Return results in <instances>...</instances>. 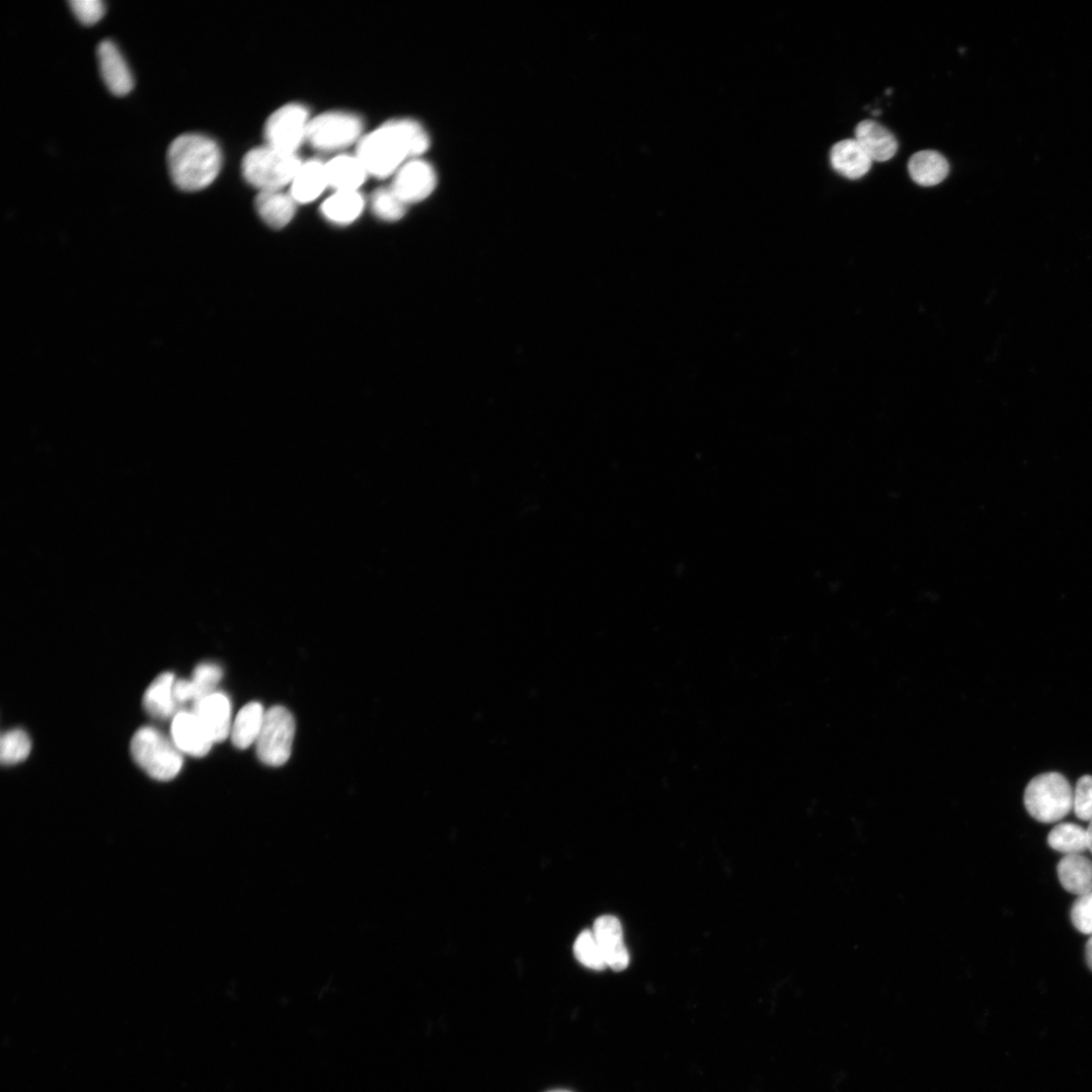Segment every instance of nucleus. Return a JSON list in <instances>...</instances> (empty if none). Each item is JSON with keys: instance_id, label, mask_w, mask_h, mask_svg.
<instances>
[{"instance_id": "obj_4", "label": "nucleus", "mask_w": 1092, "mask_h": 1092, "mask_svg": "<svg viewBox=\"0 0 1092 1092\" xmlns=\"http://www.w3.org/2000/svg\"><path fill=\"white\" fill-rule=\"evenodd\" d=\"M135 762L153 779L171 781L182 771L184 758L174 741L156 729L145 727L131 741Z\"/></svg>"}, {"instance_id": "obj_30", "label": "nucleus", "mask_w": 1092, "mask_h": 1092, "mask_svg": "<svg viewBox=\"0 0 1092 1092\" xmlns=\"http://www.w3.org/2000/svg\"><path fill=\"white\" fill-rule=\"evenodd\" d=\"M69 6L78 21L87 26L99 23L106 14L102 0H71Z\"/></svg>"}, {"instance_id": "obj_8", "label": "nucleus", "mask_w": 1092, "mask_h": 1092, "mask_svg": "<svg viewBox=\"0 0 1092 1092\" xmlns=\"http://www.w3.org/2000/svg\"><path fill=\"white\" fill-rule=\"evenodd\" d=\"M311 118L302 105L289 104L274 112L266 125L268 146L285 153L296 154L307 140Z\"/></svg>"}, {"instance_id": "obj_18", "label": "nucleus", "mask_w": 1092, "mask_h": 1092, "mask_svg": "<svg viewBox=\"0 0 1092 1092\" xmlns=\"http://www.w3.org/2000/svg\"><path fill=\"white\" fill-rule=\"evenodd\" d=\"M290 186L289 194L297 203L314 201L329 187L326 164L319 160L303 163Z\"/></svg>"}, {"instance_id": "obj_35", "label": "nucleus", "mask_w": 1092, "mask_h": 1092, "mask_svg": "<svg viewBox=\"0 0 1092 1092\" xmlns=\"http://www.w3.org/2000/svg\"><path fill=\"white\" fill-rule=\"evenodd\" d=\"M549 1092H570V1091H567V1090H553V1091H549Z\"/></svg>"}, {"instance_id": "obj_19", "label": "nucleus", "mask_w": 1092, "mask_h": 1092, "mask_svg": "<svg viewBox=\"0 0 1092 1092\" xmlns=\"http://www.w3.org/2000/svg\"><path fill=\"white\" fill-rule=\"evenodd\" d=\"M908 172L915 184L921 187H934L947 179L950 165L941 153L926 150L911 156Z\"/></svg>"}, {"instance_id": "obj_9", "label": "nucleus", "mask_w": 1092, "mask_h": 1092, "mask_svg": "<svg viewBox=\"0 0 1092 1092\" xmlns=\"http://www.w3.org/2000/svg\"><path fill=\"white\" fill-rule=\"evenodd\" d=\"M394 177L391 188L407 205L427 199L437 186L433 166L420 158L407 162Z\"/></svg>"}, {"instance_id": "obj_6", "label": "nucleus", "mask_w": 1092, "mask_h": 1092, "mask_svg": "<svg viewBox=\"0 0 1092 1092\" xmlns=\"http://www.w3.org/2000/svg\"><path fill=\"white\" fill-rule=\"evenodd\" d=\"M296 724L290 712L274 706L266 712L264 725L257 741L260 760L271 767L284 765L291 753Z\"/></svg>"}, {"instance_id": "obj_32", "label": "nucleus", "mask_w": 1092, "mask_h": 1092, "mask_svg": "<svg viewBox=\"0 0 1092 1092\" xmlns=\"http://www.w3.org/2000/svg\"><path fill=\"white\" fill-rule=\"evenodd\" d=\"M174 696L178 703H185L188 701H195V689L193 681L191 680H178L174 686Z\"/></svg>"}, {"instance_id": "obj_12", "label": "nucleus", "mask_w": 1092, "mask_h": 1092, "mask_svg": "<svg viewBox=\"0 0 1092 1092\" xmlns=\"http://www.w3.org/2000/svg\"><path fill=\"white\" fill-rule=\"evenodd\" d=\"M593 933L602 951L607 968L623 972L629 964V953L623 942V930L619 919L603 915L596 919Z\"/></svg>"}, {"instance_id": "obj_22", "label": "nucleus", "mask_w": 1092, "mask_h": 1092, "mask_svg": "<svg viewBox=\"0 0 1092 1092\" xmlns=\"http://www.w3.org/2000/svg\"><path fill=\"white\" fill-rule=\"evenodd\" d=\"M1063 889L1077 897L1092 891V861L1083 855L1065 856L1057 867Z\"/></svg>"}, {"instance_id": "obj_16", "label": "nucleus", "mask_w": 1092, "mask_h": 1092, "mask_svg": "<svg viewBox=\"0 0 1092 1092\" xmlns=\"http://www.w3.org/2000/svg\"><path fill=\"white\" fill-rule=\"evenodd\" d=\"M829 156L833 170L849 180L863 178L869 173L872 166L871 158L859 143L852 139L843 140L833 145Z\"/></svg>"}, {"instance_id": "obj_33", "label": "nucleus", "mask_w": 1092, "mask_h": 1092, "mask_svg": "<svg viewBox=\"0 0 1092 1092\" xmlns=\"http://www.w3.org/2000/svg\"><path fill=\"white\" fill-rule=\"evenodd\" d=\"M1085 957L1088 968L1092 972V937L1088 940L1085 947Z\"/></svg>"}, {"instance_id": "obj_13", "label": "nucleus", "mask_w": 1092, "mask_h": 1092, "mask_svg": "<svg viewBox=\"0 0 1092 1092\" xmlns=\"http://www.w3.org/2000/svg\"><path fill=\"white\" fill-rule=\"evenodd\" d=\"M173 741L182 752L195 758L204 757L214 743L195 713L176 714L172 727Z\"/></svg>"}, {"instance_id": "obj_14", "label": "nucleus", "mask_w": 1092, "mask_h": 1092, "mask_svg": "<svg viewBox=\"0 0 1092 1092\" xmlns=\"http://www.w3.org/2000/svg\"><path fill=\"white\" fill-rule=\"evenodd\" d=\"M855 136L871 160L886 162L897 152L898 143L895 135L885 125L872 119L862 120L857 125Z\"/></svg>"}, {"instance_id": "obj_28", "label": "nucleus", "mask_w": 1092, "mask_h": 1092, "mask_svg": "<svg viewBox=\"0 0 1092 1092\" xmlns=\"http://www.w3.org/2000/svg\"><path fill=\"white\" fill-rule=\"evenodd\" d=\"M223 677L222 668L215 663H200L193 674V683L195 689V702L215 693V688Z\"/></svg>"}, {"instance_id": "obj_25", "label": "nucleus", "mask_w": 1092, "mask_h": 1092, "mask_svg": "<svg viewBox=\"0 0 1092 1092\" xmlns=\"http://www.w3.org/2000/svg\"><path fill=\"white\" fill-rule=\"evenodd\" d=\"M373 214L386 222L401 220L407 211V204L390 188L375 191L370 200Z\"/></svg>"}, {"instance_id": "obj_11", "label": "nucleus", "mask_w": 1092, "mask_h": 1092, "mask_svg": "<svg viewBox=\"0 0 1092 1092\" xmlns=\"http://www.w3.org/2000/svg\"><path fill=\"white\" fill-rule=\"evenodd\" d=\"M193 713L214 742L224 741L231 734V702L224 693L215 692L194 703Z\"/></svg>"}, {"instance_id": "obj_27", "label": "nucleus", "mask_w": 1092, "mask_h": 1092, "mask_svg": "<svg viewBox=\"0 0 1092 1092\" xmlns=\"http://www.w3.org/2000/svg\"><path fill=\"white\" fill-rule=\"evenodd\" d=\"M577 960L593 971H603L607 968L600 946L593 931H584L577 938L574 945Z\"/></svg>"}, {"instance_id": "obj_15", "label": "nucleus", "mask_w": 1092, "mask_h": 1092, "mask_svg": "<svg viewBox=\"0 0 1092 1092\" xmlns=\"http://www.w3.org/2000/svg\"><path fill=\"white\" fill-rule=\"evenodd\" d=\"M328 185L335 192H358L368 173L361 160L355 156L341 155L326 163Z\"/></svg>"}, {"instance_id": "obj_29", "label": "nucleus", "mask_w": 1092, "mask_h": 1092, "mask_svg": "<svg viewBox=\"0 0 1092 1092\" xmlns=\"http://www.w3.org/2000/svg\"><path fill=\"white\" fill-rule=\"evenodd\" d=\"M1073 810L1080 820L1092 819V776L1081 777L1073 791Z\"/></svg>"}, {"instance_id": "obj_24", "label": "nucleus", "mask_w": 1092, "mask_h": 1092, "mask_svg": "<svg viewBox=\"0 0 1092 1092\" xmlns=\"http://www.w3.org/2000/svg\"><path fill=\"white\" fill-rule=\"evenodd\" d=\"M1053 850L1069 855H1082L1087 850L1086 829L1075 823H1060L1048 835Z\"/></svg>"}, {"instance_id": "obj_17", "label": "nucleus", "mask_w": 1092, "mask_h": 1092, "mask_svg": "<svg viewBox=\"0 0 1092 1092\" xmlns=\"http://www.w3.org/2000/svg\"><path fill=\"white\" fill-rule=\"evenodd\" d=\"M257 211L273 229L287 226L296 214L297 202L282 191L261 192L256 200Z\"/></svg>"}, {"instance_id": "obj_10", "label": "nucleus", "mask_w": 1092, "mask_h": 1092, "mask_svg": "<svg viewBox=\"0 0 1092 1092\" xmlns=\"http://www.w3.org/2000/svg\"><path fill=\"white\" fill-rule=\"evenodd\" d=\"M101 75L112 94L127 96L134 89V77L118 48L110 39L101 41L98 47Z\"/></svg>"}, {"instance_id": "obj_7", "label": "nucleus", "mask_w": 1092, "mask_h": 1092, "mask_svg": "<svg viewBox=\"0 0 1092 1092\" xmlns=\"http://www.w3.org/2000/svg\"><path fill=\"white\" fill-rule=\"evenodd\" d=\"M361 118L345 112H330L312 118L307 140L317 150H341L361 140Z\"/></svg>"}, {"instance_id": "obj_2", "label": "nucleus", "mask_w": 1092, "mask_h": 1092, "mask_svg": "<svg viewBox=\"0 0 1092 1092\" xmlns=\"http://www.w3.org/2000/svg\"><path fill=\"white\" fill-rule=\"evenodd\" d=\"M222 161L218 144L196 133L179 136L167 152L171 177L185 192H198L211 186L220 174Z\"/></svg>"}, {"instance_id": "obj_26", "label": "nucleus", "mask_w": 1092, "mask_h": 1092, "mask_svg": "<svg viewBox=\"0 0 1092 1092\" xmlns=\"http://www.w3.org/2000/svg\"><path fill=\"white\" fill-rule=\"evenodd\" d=\"M32 743L28 735L21 730L5 733L0 741V761L12 766L25 761L31 752Z\"/></svg>"}, {"instance_id": "obj_23", "label": "nucleus", "mask_w": 1092, "mask_h": 1092, "mask_svg": "<svg viewBox=\"0 0 1092 1092\" xmlns=\"http://www.w3.org/2000/svg\"><path fill=\"white\" fill-rule=\"evenodd\" d=\"M266 712L259 702H251L245 705L237 714L231 730V738L234 745L240 749L249 747L257 742L261 734Z\"/></svg>"}, {"instance_id": "obj_1", "label": "nucleus", "mask_w": 1092, "mask_h": 1092, "mask_svg": "<svg viewBox=\"0 0 1092 1092\" xmlns=\"http://www.w3.org/2000/svg\"><path fill=\"white\" fill-rule=\"evenodd\" d=\"M430 146V139L418 121L398 118L361 138L356 156L368 175L379 179L395 176L412 159L420 158Z\"/></svg>"}, {"instance_id": "obj_5", "label": "nucleus", "mask_w": 1092, "mask_h": 1092, "mask_svg": "<svg viewBox=\"0 0 1092 1092\" xmlns=\"http://www.w3.org/2000/svg\"><path fill=\"white\" fill-rule=\"evenodd\" d=\"M1025 806L1038 821L1053 823L1063 819L1073 809V790L1059 773H1045L1035 777L1025 791Z\"/></svg>"}, {"instance_id": "obj_21", "label": "nucleus", "mask_w": 1092, "mask_h": 1092, "mask_svg": "<svg viewBox=\"0 0 1092 1092\" xmlns=\"http://www.w3.org/2000/svg\"><path fill=\"white\" fill-rule=\"evenodd\" d=\"M176 677L171 671L159 675L144 694L143 705L151 717L167 720L173 717L177 708L174 696Z\"/></svg>"}, {"instance_id": "obj_31", "label": "nucleus", "mask_w": 1092, "mask_h": 1092, "mask_svg": "<svg viewBox=\"0 0 1092 1092\" xmlns=\"http://www.w3.org/2000/svg\"><path fill=\"white\" fill-rule=\"evenodd\" d=\"M1071 920L1080 933L1092 936V891L1078 897L1074 901Z\"/></svg>"}, {"instance_id": "obj_3", "label": "nucleus", "mask_w": 1092, "mask_h": 1092, "mask_svg": "<svg viewBox=\"0 0 1092 1092\" xmlns=\"http://www.w3.org/2000/svg\"><path fill=\"white\" fill-rule=\"evenodd\" d=\"M302 164L297 154L281 152L267 145L246 154L242 171L245 180L261 192L282 191L285 186L291 185Z\"/></svg>"}, {"instance_id": "obj_20", "label": "nucleus", "mask_w": 1092, "mask_h": 1092, "mask_svg": "<svg viewBox=\"0 0 1092 1092\" xmlns=\"http://www.w3.org/2000/svg\"><path fill=\"white\" fill-rule=\"evenodd\" d=\"M364 204L359 192H335L323 202L321 213L331 224L348 226L360 217Z\"/></svg>"}, {"instance_id": "obj_34", "label": "nucleus", "mask_w": 1092, "mask_h": 1092, "mask_svg": "<svg viewBox=\"0 0 1092 1092\" xmlns=\"http://www.w3.org/2000/svg\"><path fill=\"white\" fill-rule=\"evenodd\" d=\"M1086 836H1087V850H1089L1092 854V819L1089 821V825L1086 828Z\"/></svg>"}]
</instances>
